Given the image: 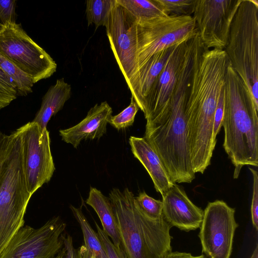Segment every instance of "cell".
Here are the masks:
<instances>
[{
	"label": "cell",
	"mask_w": 258,
	"mask_h": 258,
	"mask_svg": "<svg viewBox=\"0 0 258 258\" xmlns=\"http://www.w3.org/2000/svg\"><path fill=\"white\" fill-rule=\"evenodd\" d=\"M195 54L193 47H186L169 105L156 119L146 123L144 137L159 157L174 183H190L195 178L185 109Z\"/></svg>",
	"instance_id": "1"
},
{
	"label": "cell",
	"mask_w": 258,
	"mask_h": 258,
	"mask_svg": "<svg viewBox=\"0 0 258 258\" xmlns=\"http://www.w3.org/2000/svg\"><path fill=\"white\" fill-rule=\"evenodd\" d=\"M257 111L229 62L224 85L223 146L234 166L235 179L244 166L258 165Z\"/></svg>",
	"instance_id": "2"
},
{
	"label": "cell",
	"mask_w": 258,
	"mask_h": 258,
	"mask_svg": "<svg viewBox=\"0 0 258 258\" xmlns=\"http://www.w3.org/2000/svg\"><path fill=\"white\" fill-rule=\"evenodd\" d=\"M109 196L127 258H163L172 251V227L163 216L153 220L144 215L127 188L123 191L114 188Z\"/></svg>",
	"instance_id": "3"
},
{
	"label": "cell",
	"mask_w": 258,
	"mask_h": 258,
	"mask_svg": "<svg viewBox=\"0 0 258 258\" xmlns=\"http://www.w3.org/2000/svg\"><path fill=\"white\" fill-rule=\"evenodd\" d=\"M229 61L224 50L206 49L201 41L196 51L188 87L186 114L194 133L213 132L214 116Z\"/></svg>",
	"instance_id": "4"
},
{
	"label": "cell",
	"mask_w": 258,
	"mask_h": 258,
	"mask_svg": "<svg viewBox=\"0 0 258 258\" xmlns=\"http://www.w3.org/2000/svg\"><path fill=\"white\" fill-rule=\"evenodd\" d=\"M258 110V1L242 0L224 49Z\"/></svg>",
	"instance_id": "5"
},
{
	"label": "cell",
	"mask_w": 258,
	"mask_h": 258,
	"mask_svg": "<svg viewBox=\"0 0 258 258\" xmlns=\"http://www.w3.org/2000/svg\"><path fill=\"white\" fill-rule=\"evenodd\" d=\"M11 135L10 150L0 173V253L24 226L26 208L32 197L23 168L19 130Z\"/></svg>",
	"instance_id": "6"
},
{
	"label": "cell",
	"mask_w": 258,
	"mask_h": 258,
	"mask_svg": "<svg viewBox=\"0 0 258 258\" xmlns=\"http://www.w3.org/2000/svg\"><path fill=\"white\" fill-rule=\"evenodd\" d=\"M197 32L192 16L137 20V71L154 54L191 38Z\"/></svg>",
	"instance_id": "7"
},
{
	"label": "cell",
	"mask_w": 258,
	"mask_h": 258,
	"mask_svg": "<svg viewBox=\"0 0 258 258\" xmlns=\"http://www.w3.org/2000/svg\"><path fill=\"white\" fill-rule=\"evenodd\" d=\"M0 53L34 84L50 77L56 71L55 61L16 22L8 23L0 29Z\"/></svg>",
	"instance_id": "8"
},
{
	"label": "cell",
	"mask_w": 258,
	"mask_h": 258,
	"mask_svg": "<svg viewBox=\"0 0 258 258\" xmlns=\"http://www.w3.org/2000/svg\"><path fill=\"white\" fill-rule=\"evenodd\" d=\"M18 130L21 141L24 173L32 196L43 184L50 180L55 169L49 133L46 128H42L33 121Z\"/></svg>",
	"instance_id": "9"
},
{
	"label": "cell",
	"mask_w": 258,
	"mask_h": 258,
	"mask_svg": "<svg viewBox=\"0 0 258 258\" xmlns=\"http://www.w3.org/2000/svg\"><path fill=\"white\" fill-rule=\"evenodd\" d=\"M67 224L54 217L38 228L23 226L0 253V258H53L63 247Z\"/></svg>",
	"instance_id": "10"
},
{
	"label": "cell",
	"mask_w": 258,
	"mask_h": 258,
	"mask_svg": "<svg viewBox=\"0 0 258 258\" xmlns=\"http://www.w3.org/2000/svg\"><path fill=\"white\" fill-rule=\"evenodd\" d=\"M235 209L222 200L210 202L204 211L199 234L202 252L208 258H230L238 227Z\"/></svg>",
	"instance_id": "11"
},
{
	"label": "cell",
	"mask_w": 258,
	"mask_h": 258,
	"mask_svg": "<svg viewBox=\"0 0 258 258\" xmlns=\"http://www.w3.org/2000/svg\"><path fill=\"white\" fill-rule=\"evenodd\" d=\"M242 0H196L192 17L206 49L224 50L231 23Z\"/></svg>",
	"instance_id": "12"
},
{
	"label": "cell",
	"mask_w": 258,
	"mask_h": 258,
	"mask_svg": "<svg viewBox=\"0 0 258 258\" xmlns=\"http://www.w3.org/2000/svg\"><path fill=\"white\" fill-rule=\"evenodd\" d=\"M137 21L116 0L105 27L110 48L126 84L137 70Z\"/></svg>",
	"instance_id": "13"
},
{
	"label": "cell",
	"mask_w": 258,
	"mask_h": 258,
	"mask_svg": "<svg viewBox=\"0 0 258 258\" xmlns=\"http://www.w3.org/2000/svg\"><path fill=\"white\" fill-rule=\"evenodd\" d=\"M186 41L176 46L143 102L140 109L144 114L146 123L156 119L169 105L184 56Z\"/></svg>",
	"instance_id": "14"
},
{
	"label": "cell",
	"mask_w": 258,
	"mask_h": 258,
	"mask_svg": "<svg viewBox=\"0 0 258 258\" xmlns=\"http://www.w3.org/2000/svg\"><path fill=\"white\" fill-rule=\"evenodd\" d=\"M162 199V216L171 227L186 232L200 228L204 211L189 200L182 187L175 183Z\"/></svg>",
	"instance_id": "15"
},
{
	"label": "cell",
	"mask_w": 258,
	"mask_h": 258,
	"mask_svg": "<svg viewBox=\"0 0 258 258\" xmlns=\"http://www.w3.org/2000/svg\"><path fill=\"white\" fill-rule=\"evenodd\" d=\"M112 110L106 101L96 104L86 116L76 125L59 131L62 140L77 148L84 140L99 139L107 131Z\"/></svg>",
	"instance_id": "16"
},
{
	"label": "cell",
	"mask_w": 258,
	"mask_h": 258,
	"mask_svg": "<svg viewBox=\"0 0 258 258\" xmlns=\"http://www.w3.org/2000/svg\"><path fill=\"white\" fill-rule=\"evenodd\" d=\"M129 143L134 157L146 169L156 190L163 197L175 183L171 180L159 157L144 138L131 136Z\"/></svg>",
	"instance_id": "17"
},
{
	"label": "cell",
	"mask_w": 258,
	"mask_h": 258,
	"mask_svg": "<svg viewBox=\"0 0 258 258\" xmlns=\"http://www.w3.org/2000/svg\"><path fill=\"white\" fill-rule=\"evenodd\" d=\"M178 44L154 54L137 71L127 83L132 96L140 109L158 78L168 58Z\"/></svg>",
	"instance_id": "18"
},
{
	"label": "cell",
	"mask_w": 258,
	"mask_h": 258,
	"mask_svg": "<svg viewBox=\"0 0 258 258\" xmlns=\"http://www.w3.org/2000/svg\"><path fill=\"white\" fill-rule=\"evenodd\" d=\"M86 203L97 213L104 233L117 247L121 248L115 215L110 199L103 195L100 190L91 187Z\"/></svg>",
	"instance_id": "19"
},
{
	"label": "cell",
	"mask_w": 258,
	"mask_h": 258,
	"mask_svg": "<svg viewBox=\"0 0 258 258\" xmlns=\"http://www.w3.org/2000/svg\"><path fill=\"white\" fill-rule=\"evenodd\" d=\"M71 95V85L63 78L57 79L43 96L41 107L32 121L42 128H46L51 117L63 108Z\"/></svg>",
	"instance_id": "20"
},
{
	"label": "cell",
	"mask_w": 258,
	"mask_h": 258,
	"mask_svg": "<svg viewBox=\"0 0 258 258\" xmlns=\"http://www.w3.org/2000/svg\"><path fill=\"white\" fill-rule=\"evenodd\" d=\"M71 210L79 224L84 237V245L87 253L91 258H108L105 248L96 233L91 226L81 208L71 205Z\"/></svg>",
	"instance_id": "21"
},
{
	"label": "cell",
	"mask_w": 258,
	"mask_h": 258,
	"mask_svg": "<svg viewBox=\"0 0 258 258\" xmlns=\"http://www.w3.org/2000/svg\"><path fill=\"white\" fill-rule=\"evenodd\" d=\"M137 20L149 19L166 16L155 0H116Z\"/></svg>",
	"instance_id": "22"
},
{
	"label": "cell",
	"mask_w": 258,
	"mask_h": 258,
	"mask_svg": "<svg viewBox=\"0 0 258 258\" xmlns=\"http://www.w3.org/2000/svg\"><path fill=\"white\" fill-rule=\"evenodd\" d=\"M116 0H89L86 2V14L88 25L96 28L108 25L112 9Z\"/></svg>",
	"instance_id": "23"
},
{
	"label": "cell",
	"mask_w": 258,
	"mask_h": 258,
	"mask_svg": "<svg viewBox=\"0 0 258 258\" xmlns=\"http://www.w3.org/2000/svg\"><path fill=\"white\" fill-rule=\"evenodd\" d=\"M0 68L14 83L18 96H26L32 92L34 83L28 75L0 53Z\"/></svg>",
	"instance_id": "24"
},
{
	"label": "cell",
	"mask_w": 258,
	"mask_h": 258,
	"mask_svg": "<svg viewBox=\"0 0 258 258\" xmlns=\"http://www.w3.org/2000/svg\"><path fill=\"white\" fill-rule=\"evenodd\" d=\"M134 202L137 208L146 217L156 220L162 216L163 203L141 192L135 197Z\"/></svg>",
	"instance_id": "25"
},
{
	"label": "cell",
	"mask_w": 258,
	"mask_h": 258,
	"mask_svg": "<svg viewBox=\"0 0 258 258\" xmlns=\"http://www.w3.org/2000/svg\"><path fill=\"white\" fill-rule=\"evenodd\" d=\"M168 16H191L196 0H155Z\"/></svg>",
	"instance_id": "26"
},
{
	"label": "cell",
	"mask_w": 258,
	"mask_h": 258,
	"mask_svg": "<svg viewBox=\"0 0 258 258\" xmlns=\"http://www.w3.org/2000/svg\"><path fill=\"white\" fill-rule=\"evenodd\" d=\"M139 107L132 96L130 105L118 114L111 116L109 123L117 130L133 125Z\"/></svg>",
	"instance_id": "27"
},
{
	"label": "cell",
	"mask_w": 258,
	"mask_h": 258,
	"mask_svg": "<svg viewBox=\"0 0 258 258\" xmlns=\"http://www.w3.org/2000/svg\"><path fill=\"white\" fill-rule=\"evenodd\" d=\"M18 97L16 87L11 78L0 68V110Z\"/></svg>",
	"instance_id": "28"
},
{
	"label": "cell",
	"mask_w": 258,
	"mask_h": 258,
	"mask_svg": "<svg viewBox=\"0 0 258 258\" xmlns=\"http://www.w3.org/2000/svg\"><path fill=\"white\" fill-rule=\"evenodd\" d=\"M97 233L103 243L108 258H127L122 248L117 247L95 221Z\"/></svg>",
	"instance_id": "29"
},
{
	"label": "cell",
	"mask_w": 258,
	"mask_h": 258,
	"mask_svg": "<svg viewBox=\"0 0 258 258\" xmlns=\"http://www.w3.org/2000/svg\"><path fill=\"white\" fill-rule=\"evenodd\" d=\"M16 0H0V23L2 25L16 22Z\"/></svg>",
	"instance_id": "30"
},
{
	"label": "cell",
	"mask_w": 258,
	"mask_h": 258,
	"mask_svg": "<svg viewBox=\"0 0 258 258\" xmlns=\"http://www.w3.org/2000/svg\"><path fill=\"white\" fill-rule=\"evenodd\" d=\"M62 238L66 250L64 258H90L84 245L81 246L78 249L74 247L72 237L70 234H63Z\"/></svg>",
	"instance_id": "31"
},
{
	"label": "cell",
	"mask_w": 258,
	"mask_h": 258,
	"mask_svg": "<svg viewBox=\"0 0 258 258\" xmlns=\"http://www.w3.org/2000/svg\"><path fill=\"white\" fill-rule=\"evenodd\" d=\"M253 176V190L251 205L252 223L256 231L258 230V174L257 171L249 167Z\"/></svg>",
	"instance_id": "32"
},
{
	"label": "cell",
	"mask_w": 258,
	"mask_h": 258,
	"mask_svg": "<svg viewBox=\"0 0 258 258\" xmlns=\"http://www.w3.org/2000/svg\"><path fill=\"white\" fill-rule=\"evenodd\" d=\"M224 114V86L221 91L218 103L215 110L214 127H213V136L216 139V136L219 133L221 126H222V122Z\"/></svg>",
	"instance_id": "33"
},
{
	"label": "cell",
	"mask_w": 258,
	"mask_h": 258,
	"mask_svg": "<svg viewBox=\"0 0 258 258\" xmlns=\"http://www.w3.org/2000/svg\"><path fill=\"white\" fill-rule=\"evenodd\" d=\"M12 135H7L0 131V173L10 150Z\"/></svg>",
	"instance_id": "34"
},
{
	"label": "cell",
	"mask_w": 258,
	"mask_h": 258,
	"mask_svg": "<svg viewBox=\"0 0 258 258\" xmlns=\"http://www.w3.org/2000/svg\"><path fill=\"white\" fill-rule=\"evenodd\" d=\"M163 258H208L205 255L194 256L189 253L179 251H171L167 253Z\"/></svg>",
	"instance_id": "35"
},
{
	"label": "cell",
	"mask_w": 258,
	"mask_h": 258,
	"mask_svg": "<svg viewBox=\"0 0 258 258\" xmlns=\"http://www.w3.org/2000/svg\"><path fill=\"white\" fill-rule=\"evenodd\" d=\"M66 250L64 247L53 258H64Z\"/></svg>",
	"instance_id": "36"
},
{
	"label": "cell",
	"mask_w": 258,
	"mask_h": 258,
	"mask_svg": "<svg viewBox=\"0 0 258 258\" xmlns=\"http://www.w3.org/2000/svg\"><path fill=\"white\" fill-rule=\"evenodd\" d=\"M250 258H258V244L256 243L255 247Z\"/></svg>",
	"instance_id": "37"
},
{
	"label": "cell",
	"mask_w": 258,
	"mask_h": 258,
	"mask_svg": "<svg viewBox=\"0 0 258 258\" xmlns=\"http://www.w3.org/2000/svg\"><path fill=\"white\" fill-rule=\"evenodd\" d=\"M3 25L0 23V29H1V28L2 27Z\"/></svg>",
	"instance_id": "38"
},
{
	"label": "cell",
	"mask_w": 258,
	"mask_h": 258,
	"mask_svg": "<svg viewBox=\"0 0 258 258\" xmlns=\"http://www.w3.org/2000/svg\"><path fill=\"white\" fill-rule=\"evenodd\" d=\"M91 258H95V257H94L93 256H92L91 257Z\"/></svg>",
	"instance_id": "39"
}]
</instances>
